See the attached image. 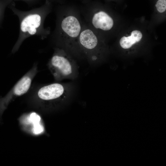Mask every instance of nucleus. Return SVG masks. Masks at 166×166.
I'll return each mask as SVG.
<instances>
[{"instance_id": "423d86ee", "label": "nucleus", "mask_w": 166, "mask_h": 166, "mask_svg": "<svg viewBox=\"0 0 166 166\" xmlns=\"http://www.w3.org/2000/svg\"><path fill=\"white\" fill-rule=\"evenodd\" d=\"M80 12L85 23L95 32L99 30L109 31L113 26V19L104 11H97L90 8Z\"/></svg>"}, {"instance_id": "0eeeda50", "label": "nucleus", "mask_w": 166, "mask_h": 166, "mask_svg": "<svg viewBox=\"0 0 166 166\" xmlns=\"http://www.w3.org/2000/svg\"><path fill=\"white\" fill-rule=\"evenodd\" d=\"M142 37V34L140 31L134 30L132 32L131 36L128 37L123 36L121 39L120 45L123 49H128L134 44L139 42Z\"/></svg>"}, {"instance_id": "f257e3e1", "label": "nucleus", "mask_w": 166, "mask_h": 166, "mask_svg": "<svg viewBox=\"0 0 166 166\" xmlns=\"http://www.w3.org/2000/svg\"><path fill=\"white\" fill-rule=\"evenodd\" d=\"M55 27L50 37L54 47L65 50L79 59L78 42L84 23L81 12L72 8L58 7L55 10Z\"/></svg>"}, {"instance_id": "9d476101", "label": "nucleus", "mask_w": 166, "mask_h": 166, "mask_svg": "<svg viewBox=\"0 0 166 166\" xmlns=\"http://www.w3.org/2000/svg\"><path fill=\"white\" fill-rule=\"evenodd\" d=\"M13 1H22L25 2L29 6L32 7L38 4L41 0H12Z\"/></svg>"}, {"instance_id": "6e6552de", "label": "nucleus", "mask_w": 166, "mask_h": 166, "mask_svg": "<svg viewBox=\"0 0 166 166\" xmlns=\"http://www.w3.org/2000/svg\"><path fill=\"white\" fill-rule=\"evenodd\" d=\"M31 121L34 123V132L36 134L40 133L43 131V128L40 124L41 118L36 113H32L30 116Z\"/></svg>"}, {"instance_id": "7ed1b4c3", "label": "nucleus", "mask_w": 166, "mask_h": 166, "mask_svg": "<svg viewBox=\"0 0 166 166\" xmlns=\"http://www.w3.org/2000/svg\"><path fill=\"white\" fill-rule=\"evenodd\" d=\"M54 49L48 66L55 80L60 81L66 79H76L79 72L75 58L63 49L54 47Z\"/></svg>"}, {"instance_id": "9b49d317", "label": "nucleus", "mask_w": 166, "mask_h": 166, "mask_svg": "<svg viewBox=\"0 0 166 166\" xmlns=\"http://www.w3.org/2000/svg\"><path fill=\"white\" fill-rule=\"evenodd\" d=\"M51 2H59L60 1V0H47Z\"/></svg>"}, {"instance_id": "f8f14e48", "label": "nucleus", "mask_w": 166, "mask_h": 166, "mask_svg": "<svg viewBox=\"0 0 166 166\" xmlns=\"http://www.w3.org/2000/svg\"><path fill=\"white\" fill-rule=\"evenodd\" d=\"M6 0H0V6Z\"/></svg>"}, {"instance_id": "f03ea898", "label": "nucleus", "mask_w": 166, "mask_h": 166, "mask_svg": "<svg viewBox=\"0 0 166 166\" xmlns=\"http://www.w3.org/2000/svg\"><path fill=\"white\" fill-rule=\"evenodd\" d=\"M8 6L14 14L18 18L20 24L18 37L12 53L17 52L25 40L30 37L37 35L43 40L50 34V28H45L44 24L45 18L52 11L51 2L46 0L41 6L28 11H22L16 8L14 1Z\"/></svg>"}, {"instance_id": "20e7f679", "label": "nucleus", "mask_w": 166, "mask_h": 166, "mask_svg": "<svg viewBox=\"0 0 166 166\" xmlns=\"http://www.w3.org/2000/svg\"><path fill=\"white\" fill-rule=\"evenodd\" d=\"M98 36L84 22L78 42L79 59H85L91 64L98 60L100 53Z\"/></svg>"}, {"instance_id": "1a4fd4ad", "label": "nucleus", "mask_w": 166, "mask_h": 166, "mask_svg": "<svg viewBox=\"0 0 166 166\" xmlns=\"http://www.w3.org/2000/svg\"><path fill=\"white\" fill-rule=\"evenodd\" d=\"M155 6L159 12H164L166 10V0H158Z\"/></svg>"}, {"instance_id": "39448f33", "label": "nucleus", "mask_w": 166, "mask_h": 166, "mask_svg": "<svg viewBox=\"0 0 166 166\" xmlns=\"http://www.w3.org/2000/svg\"><path fill=\"white\" fill-rule=\"evenodd\" d=\"M70 83H55L41 87L38 92L39 98L50 105H58L65 102L73 91Z\"/></svg>"}]
</instances>
